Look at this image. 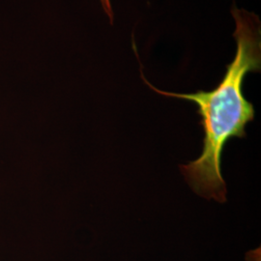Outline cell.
<instances>
[{"label":"cell","instance_id":"cell-1","mask_svg":"<svg viewBox=\"0 0 261 261\" xmlns=\"http://www.w3.org/2000/svg\"><path fill=\"white\" fill-rule=\"evenodd\" d=\"M235 20L234 38L236 54L226 66L222 82L211 91L174 93L154 87L145 79L143 82L156 93L196 103L201 117L203 148L198 158L179 168L187 183L196 195L218 202L226 201V185L222 174V156L224 146L232 138H246V126L254 119V108L246 99L243 84L246 75L259 72L261 68L260 22L256 15L246 10L231 9Z\"/></svg>","mask_w":261,"mask_h":261},{"label":"cell","instance_id":"cell-2","mask_svg":"<svg viewBox=\"0 0 261 261\" xmlns=\"http://www.w3.org/2000/svg\"><path fill=\"white\" fill-rule=\"evenodd\" d=\"M101 4L103 6V9L106 14L109 16L111 23L113 21V12H112V4H111V0H100Z\"/></svg>","mask_w":261,"mask_h":261}]
</instances>
